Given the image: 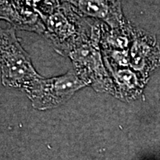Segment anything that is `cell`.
<instances>
[{
	"label": "cell",
	"mask_w": 160,
	"mask_h": 160,
	"mask_svg": "<svg viewBox=\"0 0 160 160\" xmlns=\"http://www.w3.org/2000/svg\"><path fill=\"white\" fill-rule=\"evenodd\" d=\"M133 30V26L130 22L119 29L111 28L105 24H102L99 45L105 65L130 67L129 52Z\"/></svg>",
	"instance_id": "8992f818"
},
{
	"label": "cell",
	"mask_w": 160,
	"mask_h": 160,
	"mask_svg": "<svg viewBox=\"0 0 160 160\" xmlns=\"http://www.w3.org/2000/svg\"><path fill=\"white\" fill-rule=\"evenodd\" d=\"M113 85V96L122 101L130 102L140 97L148 81L130 67L105 65Z\"/></svg>",
	"instance_id": "ba28073f"
},
{
	"label": "cell",
	"mask_w": 160,
	"mask_h": 160,
	"mask_svg": "<svg viewBox=\"0 0 160 160\" xmlns=\"http://www.w3.org/2000/svg\"><path fill=\"white\" fill-rule=\"evenodd\" d=\"M101 22H96L92 34L68 55L73 70L83 82L96 91L113 95V85L100 48Z\"/></svg>",
	"instance_id": "7a4b0ae2"
},
{
	"label": "cell",
	"mask_w": 160,
	"mask_h": 160,
	"mask_svg": "<svg viewBox=\"0 0 160 160\" xmlns=\"http://www.w3.org/2000/svg\"><path fill=\"white\" fill-rule=\"evenodd\" d=\"M69 3L82 17L101 22L113 29L124 28L125 19L119 0H62Z\"/></svg>",
	"instance_id": "52a82bcc"
},
{
	"label": "cell",
	"mask_w": 160,
	"mask_h": 160,
	"mask_svg": "<svg viewBox=\"0 0 160 160\" xmlns=\"http://www.w3.org/2000/svg\"><path fill=\"white\" fill-rule=\"evenodd\" d=\"M42 20V36L56 52L66 57L91 37L97 22L82 17L69 3L58 6Z\"/></svg>",
	"instance_id": "6da1fadb"
},
{
	"label": "cell",
	"mask_w": 160,
	"mask_h": 160,
	"mask_svg": "<svg viewBox=\"0 0 160 160\" xmlns=\"http://www.w3.org/2000/svg\"><path fill=\"white\" fill-rule=\"evenodd\" d=\"M129 66L147 81L159 68L160 46L155 35L133 27Z\"/></svg>",
	"instance_id": "5b68a950"
},
{
	"label": "cell",
	"mask_w": 160,
	"mask_h": 160,
	"mask_svg": "<svg viewBox=\"0 0 160 160\" xmlns=\"http://www.w3.org/2000/svg\"><path fill=\"white\" fill-rule=\"evenodd\" d=\"M0 45L2 84L5 87L25 91L41 76L36 71L31 57L20 44L14 28H2Z\"/></svg>",
	"instance_id": "3957f363"
},
{
	"label": "cell",
	"mask_w": 160,
	"mask_h": 160,
	"mask_svg": "<svg viewBox=\"0 0 160 160\" xmlns=\"http://www.w3.org/2000/svg\"><path fill=\"white\" fill-rule=\"evenodd\" d=\"M88 86L71 69L62 75L51 78L41 76L25 90L33 106L39 110L58 107L76 92Z\"/></svg>",
	"instance_id": "277c9868"
}]
</instances>
